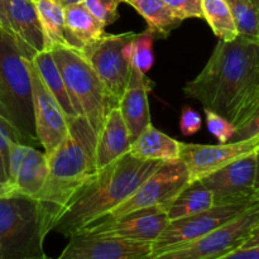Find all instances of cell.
Here are the masks:
<instances>
[{
  "label": "cell",
  "instance_id": "obj_1",
  "mask_svg": "<svg viewBox=\"0 0 259 259\" xmlns=\"http://www.w3.org/2000/svg\"><path fill=\"white\" fill-rule=\"evenodd\" d=\"M184 94L240 126L259 108V42L238 35L220 40Z\"/></svg>",
  "mask_w": 259,
  "mask_h": 259
},
{
  "label": "cell",
  "instance_id": "obj_28",
  "mask_svg": "<svg viewBox=\"0 0 259 259\" xmlns=\"http://www.w3.org/2000/svg\"><path fill=\"white\" fill-rule=\"evenodd\" d=\"M240 37L259 42V0H227Z\"/></svg>",
  "mask_w": 259,
  "mask_h": 259
},
{
  "label": "cell",
  "instance_id": "obj_25",
  "mask_svg": "<svg viewBox=\"0 0 259 259\" xmlns=\"http://www.w3.org/2000/svg\"><path fill=\"white\" fill-rule=\"evenodd\" d=\"M45 35V48L67 46L65 39V7L58 0H34Z\"/></svg>",
  "mask_w": 259,
  "mask_h": 259
},
{
  "label": "cell",
  "instance_id": "obj_17",
  "mask_svg": "<svg viewBox=\"0 0 259 259\" xmlns=\"http://www.w3.org/2000/svg\"><path fill=\"white\" fill-rule=\"evenodd\" d=\"M132 139L118 106L111 109L96 136L95 157L98 169L105 168L126 154Z\"/></svg>",
  "mask_w": 259,
  "mask_h": 259
},
{
  "label": "cell",
  "instance_id": "obj_4",
  "mask_svg": "<svg viewBox=\"0 0 259 259\" xmlns=\"http://www.w3.org/2000/svg\"><path fill=\"white\" fill-rule=\"evenodd\" d=\"M35 55L0 24V105L20 143L38 144L28 60Z\"/></svg>",
  "mask_w": 259,
  "mask_h": 259
},
{
  "label": "cell",
  "instance_id": "obj_24",
  "mask_svg": "<svg viewBox=\"0 0 259 259\" xmlns=\"http://www.w3.org/2000/svg\"><path fill=\"white\" fill-rule=\"evenodd\" d=\"M214 195L201 181L190 182L172 201L167 209V217L171 220L191 217L214 206Z\"/></svg>",
  "mask_w": 259,
  "mask_h": 259
},
{
  "label": "cell",
  "instance_id": "obj_13",
  "mask_svg": "<svg viewBox=\"0 0 259 259\" xmlns=\"http://www.w3.org/2000/svg\"><path fill=\"white\" fill-rule=\"evenodd\" d=\"M257 151L247 154L200 181L214 195V204L258 201L255 194Z\"/></svg>",
  "mask_w": 259,
  "mask_h": 259
},
{
  "label": "cell",
  "instance_id": "obj_19",
  "mask_svg": "<svg viewBox=\"0 0 259 259\" xmlns=\"http://www.w3.org/2000/svg\"><path fill=\"white\" fill-rule=\"evenodd\" d=\"M105 28L83 3L65 7V39L67 47L82 53L105 37Z\"/></svg>",
  "mask_w": 259,
  "mask_h": 259
},
{
  "label": "cell",
  "instance_id": "obj_33",
  "mask_svg": "<svg viewBox=\"0 0 259 259\" xmlns=\"http://www.w3.org/2000/svg\"><path fill=\"white\" fill-rule=\"evenodd\" d=\"M202 128V118L190 106H184L180 118V129L184 136L190 137L199 133Z\"/></svg>",
  "mask_w": 259,
  "mask_h": 259
},
{
  "label": "cell",
  "instance_id": "obj_23",
  "mask_svg": "<svg viewBox=\"0 0 259 259\" xmlns=\"http://www.w3.org/2000/svg\"><path fill=\"white\" fill-rule=\"evenodd\" d=\"M123 3L134 8L149 29L162 38L168 37L184 22L162 0H123Z\"/></svg>",
  "mask_w": 259,
  "mask_h": 259
},
{
  "label": "cell",
  "instance_id": "obj_7",
  "mask_svg": "<svg viewBox=\"0 0 259 259\" xmlns=\"http://www.w3.org/2000/svg\"><path fill=\"white\" fill-rule=\"evenodd\" d=\"M259 224V204L223 227L149 259H215L244 244Z\"/></svg>",
  "mask_w": 259,
  "mask_h": 259
},
{
  "label": "cell",
  "instance_id": "obj_22",
  "mask_svg": "<svg viewBox=\"0 0 259 259\" xmlns=\"http://www.w3.org/2000/svg\"><path fill=\"white\" fill-rule=\"evenodd\" d=\"M33 63H34L35 68L38 71L40 81L43 85L46 86L51 95L55 98L58 105L61 106L62 111L65 113L66 118L68 120L73 118H77V113L73 109L72 103L70 100L67 90H66V85L63 82L62 75H61L60 70H58L57 65H56L53 56L51 51L43 50L40 52H37L33 56Z\"/></svg>",
  "mask_w": 259,
  "mask_h": 259
},
{
  "label": "cell",
  "instance_id": "obj_32",
  "mask_svg": "<svg viewBox=\"0 0 259 259\" xmlns=\"http://www.w3.org/2000/svg\"><path fill=\"white\" fill-rule=\"evenodd\" d=\"M181 20L202 17L201 0H162Z\"/></svg>",
  "mask_w": 259,
  "mask_h": 259
},
{
  "label": "cell",
  "instance_id": "obj_27",
  "mask_svg": "<svg viewBox=\"0 0 259 259\" xmlns=\"http://www.w3.org/2000/svg\"><path fill=\"white\" fill-rule=\"evenodd\" d=\"M154 38L156 34L149 28L142 33H134L133 37L126 42L124 55L134 68L147 75L154 63Z\"/></svg>",
  "mask_w": 259,
  "mask_h": 259
},
{
  "label": "cell",
  "instance_id": "obj_26",
  "mask_svg": "<svg viewBox=\"0 0 259 259\" xmlns=\"http://www.w3.org/2000/svg\"><path fill=\"white\" fill-rule=\"evenodd\" d=\"M202 17L220 40L230 42L239 35L227 0H201Z\"/></svg>",
  "mask_w": 259,
  "mask_h": 259
},
{
  "label": "cell",
  "instance_id": "obj_41",
  "mask_svg": "<svg viewBox=\"0 0 259 259\" xmlns=\"http://www.w3.org/2000/svg\"><path fill=\"white\" fill-rule=\"evenodd\" d=\"M25 259H51V258H48L47 255H46V254H43V255H40V257H34V258H25Z\"/></svg>",
  "mask_w": 259,
  "mask_h": 259
},
{
  "label": "cell",
  "instance_id": "obj_42",
  "mask_svg": "<svg viewBox=\"0 0 259 259\" xmlns=\"http://www.w3.org/2000/svg\"><path fill=\"white\" fill-rule=\"evenodd\" d=\"M258 227H259V224H258Z\"/></svg>",
  "mask_w": 259,
  "mask_h": 259
},
{
  "label": "cell",
  "instance_id": "obj_30",
  "mask_svg": "<svg viewBox=\"0 0 259 259\" xmlns=\"http://www.w3.org/2000/svg\"><path fill=\"white\" fill-rule=\"evenodd\" d=\"M121 3L123 0H85L83 4L99 22L108 27L118 20V9Z\"/></svg>",
  "mask_w": 259,
  "mask_h": 259
},
{
  "label": "cell",
  "instance_id": "obj_39",
  "mask_svg": "<svg viewBox=\"0 0 259 259\" xmlns=\"http://www.w3.org/2000/svg\"><path fill=\"white\" fill-rule=\"evenodd\" d=\"M63 7H68V5L73 4H81V3H85V0H58Z\"/></svg>",
  "mask_w": 259,
  "mask_h": 259
},
{
  "label": "cell",
  "instance_id": "obj_31",
  "mask_svg": "<svg viewBox=\"0 0 259 259\" xmlns=\"http://www.w3.org/2000/svg\"><path fill=\"white\" fill-rule=\"evenodd\" d=\"M18 139L14 128L0 116V191L8 184V157H9V141Z\"/></svg>",
  "mask_w": 259,
  "mask_h": 259
},
{
  "label": "cell",
  "instance_id": "obj_34",
  "mask_svg": "<svg viewBox=\"0 0 259 259\" xmlns=\"http://www.w3.org/2000/svg\"><path fill=\"white\" fill-rule=\"evenodd\" d=\"M257 136H259V108L243 125L238 126L237 133L233 137L232 142L245 141V139L253 138V137Z\"/></svg>",
  "mask_w": 259,
  "mask_h": 259
},
{
  "label": "cell",
  "instance_id": "obj_12",
  "mask_svg": "<svg viewBox=\"0 0 259 259\" xmlns=\"http://www.w3.org/2000/svg\"><path fill=\"white\" fill-rule=\"evenodd\" d=\"M259 147V136L224 144H195L181 142L180 161L186 166L190 182L199 181L227 164L253 153Z\"/></svg>",
  "mask_w": 259,
  "mask_h": 259
},
{
  "label": "cell",
  "instance_id": "obj_36",
  "mask_svg": "<svg viewBox=\"0 0 259 259\" xmlns=\"http://www.w3.org/2000/svg\"><path fill=\"white\" fill-rule=\"evenodd\" d=\"M0 24H2L4 28H7L9 32H12L9 27V22H8L7 0H0Z\"/></svg>",
  "mask_w": 259,
  "mask_h": 259
},
{
  "label": "cell",
  "instance_id": "obj_14",
  "mask_svg": "<svg viewBox=\"0 0 259 259\" xmlns=\"http://www.w3.org/2000/svg\"><path fill=\"white\" fill-rule=\"evenodd\" d=\"M32 58L28 60V67L32 81L34 128L38 142L48 157L68 134V119L40 81Z\"/></svg>",
  "mask_w": 259,
  "mask_h": 259
},
{
  "label": "cell",
  "instance_id": "obj_20",
  "mask_svg": "<svg viewBox=\"0 0 259 259\" xmlns=\"http://www.w3.org/2000/svg\"><path fill=\"white\" fill-rule=\"evenodd\" d=\"M7 15L10 30L18 39L35 53L46 50L34 0H7Z\"/></svg>",
  "mask_w": 259,
  "mask_h": 259
},
{
  "label": "cell",
  "instance_id": "obj_16",
  "mask_svg": "<svg viewBox=\"0 0 259 259\" xmlns=\"http://www.w3.org/2000/svg\"><path fill=\"white\" fill-rule=\"evenodd\" d=\"M152 82L144 73L132 66L131 76L125 91L118 103L132 142L151 124L148 94Z\"/></svg>",
  "mask_w": 259,
  "mask_h": 259
},
{
  "label": "cell",
  "instance_id": "obj_35",
  "mask_svg": "<svg viewBox=\"0 0 259 259\" xmlns=\"http://www.w3.org/2000/svg\"><path fill=\"white\" fill-rule=\"evenodd\" d=\"M215 259H259V245L249 248H238Z\"/></svg>",
  "mask_w": 259,
  "mask_h": 259
},
{
  "label": "cell",
  "instance_id": "obj_6",
  "mask_svg": "<svg viewBox=\"0 0 259 259\" xmlns=\"http://www.w3.org/2000/svg\"><path fill=\"white\" fill-rule=\"evenodd\" d=\"M39 212L34 199L23 195L0 197V259L46 254Z\"/></svg>",
  "mask_w": 259,
  "mask_h": 259
},
{
  "label": "cell",
  "instance_id": "obj_21",
  "mask_svg": "<svg viewBox=\"0 0 259 259\" xmlns=\"http://www.w3.org/2000/svg\"><path fill=\"white\" fill-rule=\"evenodd\" d=\"M180 148L181 142L164 134L151 123L132 142L129 154L146 161L169 163L179 161Z\"/></svg>",
  "mask_w": 259,
  "mask_h": 259
},
{
  "label": "cell",
  "instance_id": "obj_15",
  "mask_svg": "<svg viewBox=\"0 0 259 259\" xmlns=\"http://www.w3.org/2000/svg\"><path fill=\"white\" fill-rule=\"evenodd\" d=\"M152 243L76 233L56 259H149Z\"/></svg>",
  "mask_w": 259,
  "mask_h": 259
},
{
  "label": "cell",
  "instance_id": "obj_5",
  "mask_svg": "<svg viewBox=\"0 0 259 259\" xmlns=\"http://www.w3.org/2000/svg\"><path fill=\"white\" fill-rule=\"evenodd\" d=\"M70 100L78 116L88 120L98 136L109 111L116 105L83 55L67 46L51 48Z\"/></svg>",
  "mask_w": 259,
  "mask_h": 259
},
{
  "label": "cell",
  "instance_id": "obj_8",
  "mask_svg": "<svg viewBox=\"0 0 259 259\" xmlns=\"http://www.w3.org/2000/svg\"><path fill=\"white\" fill-rule=\"evenodd\" d=\"M259 201L214 205L199 214L171 220L158 238L152 243V255L187 244L242 215Z\"/></svg>",
  "mask_w": 259,
  "mask_h": 259
},
{
  "label": "cell",
  "instance_id": "obj_2",
  "mask_svg": "<svg viewBox=\"0 0 259 259\" xmlns=\"http://www.w3.org/2000/svg\"><path fill=\"white\" fill-rule=\"evenodd\" d=\"M96 134L85 118L68 120V134L47 157L48 174L35 202L43 233L50 234L71 202L98 175Z\"/></svg>",
  "mask_w": 259,
  "mask_h": 259
},
{
  "label": "cell",
  "instance_id": "obj_3",
  "mask_svg": "<svg viewBox=\"0 0 259 259\" xmlns=\"http://www.w3.org/2000/svg\"><path fill=\"white\" fill-rule=\"evenodd\" d=\"M161 164L158 161L136 158L128 152L98 172L66 209L53 230L68 238L105 217L125 201Z\"/></svg>",
  "mask_w": 259,
  "mask_h": 259
},
{
  "label": "cell",
  "instance_id": "obj_10",
  "mask_svg": "<svg viewBox=\"0 0 259 259\" xmlns=\"http://www.w3.org/2000/svg\"><path fill=\"white\" fill-rule=\"evenodd\" d=\"M133 35V32L120 34L106 33L103 39L81 53L89 61L116 105L125 91L131 76L132 63L124 55V47Z\"/></svg>",
  "mask_w": 259,
  "mask_h": 259
},
{
  "label": "cell",
  "instance_id": "obj_37",
  "mask_svg": "<svg viewBox=\"0 0 259 259\" xmlns=\"http://www.w3.org/2000/svg\"><path fill=\"white\" fill-rule=\"evenodd\" d=\"M255 245H259V227H257L254 230H253L250 237L245 240L244 244H243L240 248H249V247H255Z\"/></svg>",
  "mask_w": 259,
  "mask_h": 259
},
{
  "label": "cell",
  "instance_id": "obj_18",
  "mask_svg": "<svg viewBox=\"0 0 259 259\" xmlns=\"http://www.w3.org/2000/svg\"><path fill=\"white\" fill-rule=\"evenodd\" d=\"M47 174L48 158L45 152L38 151L34 147L27 144L14 177L3 190L0 197L23 195L35 199L43 187Z\"/></svg>",
  "mask_w": 259,
  "mask_h": 259
},
{
  "label": "cell",
  "instance_id": "obj_11",
  "mask_svg": "<svg viewBox=\"0 0 259 259\" xmlns=\"http://www.w3.org/2000/svg\"><path fill=\"white\" fill-rule=\"evenodd\" d=\"M168 223L167 210L161 206H154L137 210L120 218H100L77 233L120 238L133 242L153 243Z\"/></svg>",
  "mask_w": 259,
  "mask_h": 259
},
{
  "label": "cell",
  "instance_id": "obj_9",
  "mask_svg": "<svg viewBox=\"0 0 259 259\" xmlns=\"http://www.w3.org/2000/svg\"><path fill=\"white\" fill-rule=\"evenodd\" d=\"M189 184V172L180 159L162 163L125 201L103 218H120L137 210L154 206L167 210L177 195Z\"/></svg>",
  "mask_w": 259,
  "mask_h": 259
},
{
  "label": "cell",
  "instance_id": "obj_29",
  "mask_svg": "<svg viewBox=\"0 0 259 259\" xmlns=\"http://www.w3.org/2000/svg\"><path fill=\"white\" fill-rule=\"evenodd\" d=\"M204 113L205 123H206V128L209 133H211L220 144L232 142L233 137L237 133V126L230 123L227 118L210 110V109L204 108Z\"/></svg>",
  "mask_w": 259,
  "mask_h": 259
},
{
  "label": "cell",
  "instance_id": "obj_40",
  "mask_svg": "<svg viewBox=\"0 0 259 259\" xmlns=\"http://www.w3.org/2000/svg\"><path fill=\"white\" fill-rule=\"evenodd\" d=\"M0 116H2V118H4L5 120H7V115H5V111H4V109H3L2 105H0Z\"/></svg>",
  "mask_w": 259,
  "mask_h": 259
},
{
  "label": "cell",
  "instance_id": "obj_38",
  "mask_svg": "<svg viewBox=\"0 0 259 259\" xmlns=\"http://www.w3.org/2000/svg\"><path fill=\"white\" fill-rule=\"evenodd\" d=\"M255 194L259 201V147L257 149V172H255Z\"/></svg>",
  "mask_w": 259,
  "mask_h": 259
}]
</instances>
